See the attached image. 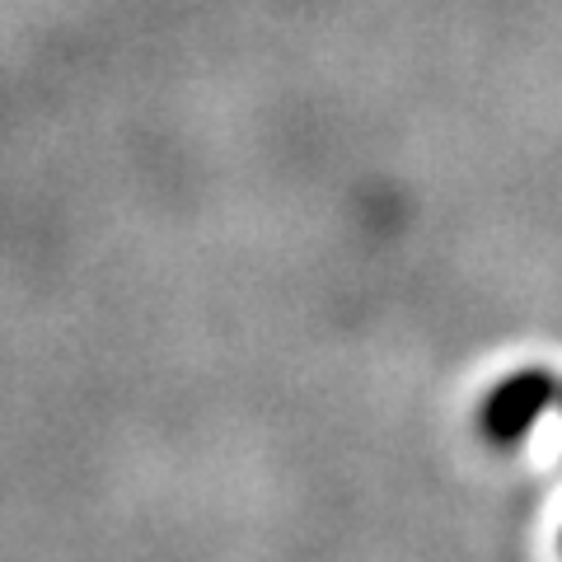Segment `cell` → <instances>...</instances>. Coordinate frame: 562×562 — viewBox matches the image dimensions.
Instances as JSON below:
<instances>
[{"label":"cell","instance_id":"obj_1","mask_svg":"<svg viewBox=\"0 0 562 562\" xmlns=\"http://www.w3.org/2000/svg\"><path fill=\"white\" fill-rule=\"evenodd\" d=\"M558 394H562V384L553 371H543V366L506 375L497 390L479 403V436L492 446H516Z\"/></svg>","mask_w":562,"mask_h":562},{"label":"cell","instance_id":"obj_2","mask_svg":"<svg viewBox=\"0 0 562 562\" xmlns=\"http://www.w3.org/2000/svg\"><path fill=\"white\" fill-rule=\"evenodd\" d=\"M558 403H562V394H558Z\"/></svg>","mask_w":562,"mask_h":562}]
</instances>
